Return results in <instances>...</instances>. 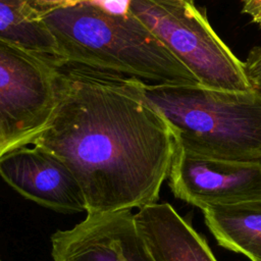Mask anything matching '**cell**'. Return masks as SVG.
Wrapping results in <instances>:
<instances>
[{
	"label": "cell",
	"instance_id": "cell-1",
	"mask_svg": "<svg viewBox=\"0 0 261 261\" xmlns=\"http://www.w3.org/2000/svg\"><path fill=\"white\" fill-rule=\"evenodd\" d=\"M32 145L70 169L87 214L157 202L174 152L168 124L134 79L69 64L59 67L54 110Z\"/></svg>",
	"mask_w": 261,
	"mask_h": 261
},
{
	"label": "cell",
	"instance_id": "cell-2",
	"mask_svg": "<svg viewBox=\"0 0 261 261\" xmlns=\"http://www.w3.org/2000/svg\"><path fill=\"white\" fill-rule=\"evenodd\" d=\"M64 64L149 84H199L195 75L138 17L114 15L90 4L42 17Z\"/></svg>",
	"mask_w": 261,
	"mask_h": 261
},
{
	"label": "cell",
	"instance_id": "cell-3",
	"mask_svg": "<svg viewBox=\"0 0 261 261\" xmlns=\"http://www.w3.org/2000/svg\"><path fill=\"white\" fill-rule=\"evenodd\" d=\"M135 84L164 118L178 146L213 158L261 160L260 91L219 90L201 84H149L139 80Z\"/></svg>",
	"mask_w": 261,
	"mask_h": 261
},
{
	"label": "cell",
	"instance_id": "cell-4",
	"mask_svg": "<svg viewBox=\"0 0 261 261\" xmlns=\"http://www.w3.org/2000/svg\"><path fill=\"white\" fill-rule=\"evenodd\" d=\"M129 12L167 46L199 84L228 91L253 88L244 62L217 36L194 2L130 0Z\"/></svg>",
	"mask_w": 261,
	"mask_h": 261
},
{
	"label": "cell",
	"instance_id": "cell-5",
	"mask_svg": "<svg viewBox=\"0 0 261 261\" xmlns=\"http://www.w3.org/2000/svg\"><path fill=\"white\" fill-rule=\"evenodd\" d=\"M59 66L0 39V156L32 145L57 98Z\"/></svg>",
	"mask_w": 261,
	"mask_h": 261
},
{
	"label": "cell",
	"instance_id": "cell-6",
	"mask_svg": "<svg viewBox=\"0 0 261 261\" xmlns=\"http://www.w3.org/2000/svg\"><path fill=\"white\" fill-rule=\"evenodd\" d=\"M168 185L175 198L198 208L261 201V160L213 158L174 143Z\"/></svg>",
	"mask_w": 261,
	"mask_h": 261
},
{
	"label": "cell",
	"instance_id": "cell-7",
	"mask_svg": "<svg viewBox=\"0 0 261 261\" xmlns=\"http://www.w3.org/2000/svg\"><path fill=\"white\" fill-rule=\"evenodd\" d=\"M52 261H155L132 210L87 214L51 236Z\"/></svg>",
	"mask_w": 261,
	"mask_h": 261
},
{
	"label": "cell",
	"instance_id": "cell-8",
	"mask_svg": "<svg viewBox=\"0 0 261 261\" xmlns=\"http://www.w3.org/2000/svg\"><path fill=\"white\" fill-rule=\"evenodd\" d=\"M0 156V177L24 198L61 213L86 211L83 191L66 164L38 146Z\"/></svg>",
	"mask_w": 261,
	"mask_h": 261
},
{
	"label": "cell",
	"instance_id": "cell-9",
	"mask_svg": "<svg viewBox=\"0 0 261 261\" xmlns=\"http://www.w3.org/2000/svg\"><path fill=\"white\" fill-rule=\"evenodd\" d=\"M155 261H217L207 242L168 203H152L134 214Z\"/></svg>",
	"mask_w": 261,
	"mask_h": 261
},
{
	"label": "cell",
	"instance_id": "cell-10",
	"mask_svg": "<svg viewBox=\"0 0 261 261\" xmlns=\"http://www.w3.org/2000/svg\"><path fill=\"white\" fill-rule=\"evenodd\" d=\"M217 244L251 261H261V201L200 208Z\"/></svg>",
	"mask_w": 261,
	"mask_h": 261
},
{
	"label": "cell",
	"instance_id": "cell-11",
	"mask_svg": "<svg viewBox=\"0 0 261 261\" xmlns=\"http://www.w3.org/2000/svg\"><path fill=\"white\" fill-rule=\"evenodd\" d=\"M0 39L62 66L54 37L28 0H0Z\"/></svg>",
	"mask_w": 261,
	"mask_h": 261
},
{
	"label": "cell",
	"instance_id": "cell-12",
	"mask_svg": "<svg viewBox=\"0 0 261 261\" xmlns=\"http://www.w3.org/2000/svg\"><path fill=\"white\" fill-rule=\"evenodd\" d=\"M244 67L251 86L261 92V47H255L250 51Z\"/></svg>",
	"mask_w": 261,
	"mask_h": 261
},
{
	"label": "cell",
	"instance_id": "cell-13",
	"mask_svg": "<svg viewBox=\"0 0 261 261\" xmlns=\"http://www.w3.org/2000/svg\"><path fill=\"white\" fill-rule=\"evenodd\" d=\"M89 1L90 0H28V3L41 17H43V15L54 10L72 7Z\"/></svg>",
	"mask_w": 261,
	"mask_h": 261
},
{
	"label": "cell",
	"instance_id": "cell-14",
	"mask_svg": "<svg viewBox=\"0 0 261 261\" xmlns=\"http://www.w3.org/2000/svg\"><path fill=\"white\" fill-rule=\"evenodd\" d=\"M101 10L114 15L129 14L130 0H90L89 2Z\"/></svg>",
	"mask_w": 261,
	"mask_h": 261
},
{
	"label": "cell",
	"instance_id": "cell-15",
	"mask_svg": "<svg viewBox=\"0 0 261 261\" xmlns=\"http://www.w3.org/2000/svg\"><path fill=\"white\" fill-rule=\"evenodd\" d=\"M242 11L261 28V0H242Z\"/></svg>",
	"mask_w": 261,
	"mask_h": 261
},
{
	"label": "cell",
	"instance_id": "cell-16",
	"mask_svg": "<svg viewBox=\"0 0 261 261\" xmlns=\"http://www.w3.org/2000/svg\"><path fill=\"white\" fill-rule=\"evenodd\" d=\"M188 1H190V2H194V0H188Z\"/></svg>",
	"mask_w": 261,
	"mask_h": 261
}]
</instances>
